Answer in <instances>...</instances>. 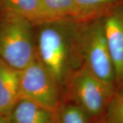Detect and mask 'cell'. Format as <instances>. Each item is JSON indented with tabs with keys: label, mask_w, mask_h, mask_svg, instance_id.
I'll use <instances>...</instances> for the list:
<instances>
[{
	"label": "cell",
	"mask_w": 123,
	"mask_h": 123,
	"mask_svg": "<svg viewBox=\"0 0 123 123\" xmlns=\"http://www.w3.org/2000/svg\"><path fill=\"white\" fill-rule=\"evenodd\" d=\"M77 50L81 66L103 81L116 86L114 66L102 17L78 22Z\"/></svg>",
	"instance_id": "cell-2"
},
{
	"label": "cell",
	"mask_w": 123,
	"mask_h": 123,
	"mask_svg": "<svg viewBox=\"0 0 123 123\" xmlns=\"http://www.w3.org/2000/svg\"><path fill=\"white\" fill-rule=\"evenodd\" d=\"M60 88L57 80L37 58L19 70V98L33 101L55 111L61 103Z\"/></svg>",
	"instance_id": "cell-5"
},
{
	"label": "cell",
	"mask_w": 123,
	"mask_h": 123,
	"mask_svg": "<svg viewBox=\"0 0 123 123\" xmlns=\"http://www.w3.org/2000/svg\"><path fill=\"white\" fill-rule=\"evenodd\" d=\"M0 123H10L8 116H0Z\"/></svg>",
	"instance_id": "cell-14"
},
{
	"label": "cell",
	"mask_w": 123,
	"mask_h": 123,
	"mask_svg": "<svg viewBox=\"0 0 123 123\" xmlns=\"http://www.w3.org/2000/svg\"><path fill=\"white\" fill-rule=\"evenodd\" d=\"M55 123H90L91 117L75 103H60L55 111Z\"/></svg>",
	"instance_id": "cell-12"
},
{
	"label": "cell",
	"mask_w": 123,
	"mask_h": 123,
	"mask_svg": "<svg viewBox=\"0 0 123 123\" xmlns=\"http://www.w3.org/2000/svg\"><path fill=\"white\" fill-rule=\"evenodd\" d=\"M78 22L53 18L35 25L36 58L60 86L81 66L77 50Z\"/></svg>",
	"instance_id": "cell-1"
},
{
	"label": "cell",
	"mask_w": 123,
	"mask_h": 123,
	"mask_svg": "<svg viewBox=\"0 0 123 123\" xmlns=\"http://www.w3.org/2000/svg\"><path fill=\"white\" fill-rule=\"evenodd\" d=\"M117 84H123V3L102 17Z\"/></svg>",
	"instance_id": "cell-6"
},
{
	"label": "cell",
	"mask_w": 123,
	"mask_h": 123,
	"mask_svg": "<svg viewBox=\"0 0 123 123\" xmlns=\"http://www.w3.org/2000/svg\"><path fill=\"white\" fill-rule=\"evenodd\" d=\"M6 116L10 123H55V111L22 98Z\"/></svg>",
	"instance_id": "cell-8"
},
{
	"label": "cell",
	"mask_w": 123,
	"mask_h": 123,
	"mask_svg": "<svg viewBox=\"0 0 123 123\" xmlns=\"http://www.w3.org/2000/svg\"><path fill=\"white\" fill-rule=\"evenodd\" d=\"M35 25L26 18L0 14V59L21 70L36 58Z\"/></svg>",
	"instance_id": "cell-3"
},
{
	"label": "cell",
	"mask_w": 123,
	"mask_h": 123,
	"mask_svg": "<svg viewBox=\"0 0 123 123\" xmlns=\"http://www.w3.org/2000/svg\"><path fill=\"white\" fill-rule=\"evenodd\" d=\"M101 119L104 123H123V84L116 89Z\"/></svg>",
	"instance_id": "cell-13"
},
{
	"label": "cell",
	"mask_w": 123,
	"mask_h": 123,
	"mask_svg": "<svg viewBox=\"0 0 123 123\" xmlns=\"http://www.w3.org/2000/svg\"><path fill=\"white\" fill-rule=\"evenodd\" d=\"M0 116H1V115H0Z\"/></svg>",
	"instance_id": "cell-16"
},
{
	"label": "cell",
	"mask_w": 123,
	"mask_h": 123,
	"mask_svg": "<svg viewBox=\"0 0 123 123\" xmlns=\"http://www.w3.org/2000/svg\"><path fill=\"white\" fill-rule=\"evenodd\" d=\"M19 99V70L0 59V115L8 116Z\"/></svg>",
	"instance_id": "cell-7"
},
{
	"label": "cell",
	"mask_w": 123,
	"mask_h": 123,
	"mask_svg": "<svg viewBox=\"0 0 123 123\" xmlns=\"http://www.w3.org/2000/svg\"><path fill=\"white\" fill-rule=\"evenodd\" d=\"M97 123H104V122L103 121V120L101 118H100L98 121H97Z\"/></svg>",
	"instance_id": "cell-15"
},
{
	"label": "cell",
	"mask_w": 123,
	"mask_h": 123,
	"mask_svg": "<svg viewBox=\"0 0 123 123\" xmlns=\"http://www.w3.org/2000/svg\"><path fill=\"white\" fill-rule=\"evenodd\" d=\"M73 101L92 118H101L116 86L103 81L83 66L75 70L66 84Z\"/></svg>",
	"instance_id": "cell-4"
},
{
	"label": "cell",
	"mask_w": 123,
	"mask_h": 123,
	"mask_svg": "<svg viewBox=\"0 0 123 123\" xmlns=\"http://www.w3.org/2000/svg\"><path fill=\"white\" fill-rule=\"evenodd\" d=\"M81 21L101 17L123 0H74Z\"/></svg>",
	"instance_id": "cell-10"
},
{
	"label": "cell",
	"mask_w": 123,
	"mask_h": 123,
	"mask_svg": "<svg viewBox=\"0 0 123 123\" xmlns=\"http://www.w3.org/2000/svg\"><path fill=\"white\" fill-rule=\"evenodd\" d=\"M0 14L18 15L29 19L34 25L53 19L40 0H0Z\"/></svg>",
	"instance_id": "cell-9"
},
{
	"label": "cell",
	"mask_w": 123,
	"mask_h": 123,
	"mask_svg": "<svg viewBox=\"0 0 123 123\" xmlns=\"http://www.w3.org/2000/svg\"><path fill=\"white\" fill-rule=\"evenodd\" d=\"M40 1L53 18H68L81 21L74 0H40Z\"/></svg>",
	"instance_id": "cell-11"
}]
</instances>
